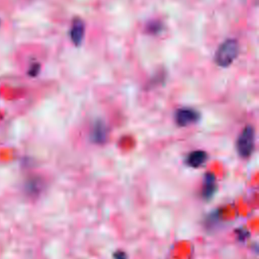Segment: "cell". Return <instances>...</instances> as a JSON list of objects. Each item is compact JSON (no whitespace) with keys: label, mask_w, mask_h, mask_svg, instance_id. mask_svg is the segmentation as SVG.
Instances as JSON below:
<instances>
[{"label":"cell","mask_w":259,"mask_h":259,"mask_svg":"<svg viewBox=\"0 0 259 259\" xmlns=\"http://www.w3.org/2000/svg\"><path fill=\"white\" fill-rule=\"evenodd\" d=\"M38 71H39V65L38 64H33V65H31L28 73H29L30 76H36Z\"/></svg>","instance_id":"cell-9"},{"label":"cell","mask_w":259,"mask_h":259,"mask_svg":"<svg viewBox=\"0 0 259 259\" xmlns=\"http://www.w3.org/2000/svg\"><path fill=\"white\" fill-rule=\"evenodd\" d=\"M91 138H92V141L97 144H102L105 142L107 138V130L104 122H102L101 120H97L95 122Z\"/></svg>","instance_id":"cell-6"},{"label":"cell","mask_w":259,"mask_h":259,"mask_svg":"<svg viewBox=\"0 0 259 259\" xmlns=\"http://www.w3.org/2000/svg\"><path fill=\"white\" fill-rule=\"evenodd\" d=\"M207 160V155L204 151L202 150H196L191 152L187 159H186V163L193 168H198L200 167L202 164L205 163V161Z\"/></svg>","instance_id":"cell-7"},{"label":"cell","mask_w":259,"mask_h":259,"mask_svg":"<svg viewBox=\"0 0 259 259\" xmlns=\"http://www.w3.org/2000/svg\"><path fill=\"white\" fill-rule=\"evenodd\" d=\"M199 118V113L192 108H179L175 112V121L179 126H186L195 122Z\"/></svg>","instance_id":"cell-3"},{"label":"cell","mask_w":259,"mask_h":259,"mask_svg":"<svg viewBox=\"0 0 259 259\" xmlns=\"http://www.w3.org/2000/svg\"><path fill=\"white\" fill-rule=\"evenodd\" d=\"M148 28L151 30L152 33H157L161 30V24L159 22H153L151 25L148 26Z\"/></svg>","instance_id":"cell-8"},{"label":"cell","mask_w":259,"mask_h":259,"mask_svg":"<svg viewBox=\"0 0 259 259\" xmlns=\"http://www.w3.org/2000/svg\"><path fill=\"white\" fill-rule=\"evenodd\" d=\"M255 145V131L251 124H248L241 132L237 140V150L241 157L248 158L253 150Z\"/></svg>","instance_id":"cell-2"},{"label":"cell","mask_w":259,"mask_h":259,"mask_svg":"<svg viewBox=\"0 0 259 259\" xmlns=\"http://www.w3.org/2000/svg\"><path fill=\"white\" fill-rule=\"evenodd\" d=\"M113 257H114V259H126V258H127L126 254H125L123 251H117V252H115V253L113 254Z\"/></svg>","instance_id":"cell-10"},{"label":"cell","mask_w":259,"mask_h":259,"mask_svg":"<svg viewBox=\"0 0 259 259\" xmlns=\"http://www.w3.org/2000/svg\"><path fill=\"white\" fill-rule=\"evenodd\" d=\"M217 189V183H215V176L208 172L204 175V181H203V187H202V196L206 199H209L214 191Z\"/></svg>","instance_id":"cell-5"},{"label":"cell","mask_w":259,"mask_h":259,"mask_svg":"<svg viewBox=\"0 0 259 259\" xmlns=\"http://www.w3.org/2000/svg\"><path fill=\"white\" fill-rule=\"evenodd\" d=\"M85 33V25L81 18H75L72 21V26L70 30V36L72 42L78 47L82 44V40L84 38Z\"/></svg>","instance_id":"cell-4"},{"label":"cell","mask_w":259,"mask_h":259,"mask_svg":"<svg viewBox=\"0 0 259 259\" xmlns=\"http://www.w3.org/2000/svg\"><path fill=\"white\" fill-rule=\"evenodd\" d=\"M238 54H239V44L237 42L236 39L230 38L225 40L220 46V48L215 53L214 61L218 66L226 68L235 61Z\"/></svg>","instance_id":"cell-1"}]
</instances>
